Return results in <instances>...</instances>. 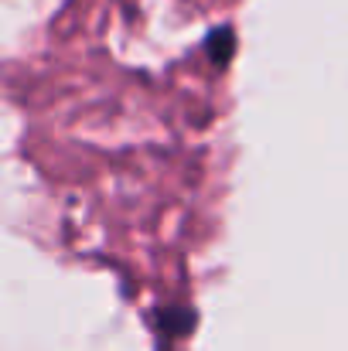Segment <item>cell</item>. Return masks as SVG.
<instances>
[{
  "instance_id": "6da1fadb",
  "label": "cell",
  "mask_w": 348,
  "mask_h": 351,
  "mask_svg": "<svg viewBox=\"0 0 348 351\" xmlns=\"http://www.w3.org/2000/svg\"><path fill=\"white\" fill-rule=\"evenodd\" d=\"M154 324H157V331L167 335V338H185V335L195 331L198 314H195L192 307H164V311L154 314Z\"/></svg>"
},
{
  "instance_id": "7a4b0ae2",
  "label": "cell",
  "mask_w": 348,
  "mask_h": 351,
  "mask_svg": "<svg viewBox=\"0 0 348 351\" xmlns=\"http://www.w3.org/2000/svg\"><path fill=\"white\" fill-rule=\"evenodd\" d=\"M205 51H209V58H212L216 65H229L232 51H235V34H232L229 27H216V31H209V38H205Z\"/></svg>"
}]
</instances>
